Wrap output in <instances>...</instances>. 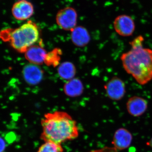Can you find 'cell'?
Here are the masks:
<instances>
[{
  "label": "cell",
  "instance_id": "1",
  "mask_svg": "<svg viewBox=\"0 0 152 152\" xmlns=\"http://www.w3.org/2000/svg\"><path fill=\"white\" fill-rule=\"evenodd\" d=\"M144 41L143 36L136 37L129 42L130 50L121 57L125 70L142 86L152 80V50L144 48Z\"/></svg>",
  "mask_w": 152,
  "mask_h": 152
},
{
  "label": "cell",
  "instance_id": "2",
  "mask_svg": "<svg viewBox=\"0 0 152 152\" xmlns=\"http://www.w3.org/2000/svg\"><path fill=\"white\" fill-rule=\"evenodd\" d=\"M41 139L62 145L77 138L79 135L77 122L68 113L56 111L48 113L41 120Z\"/></svg>",
  "mask_w": 152,
  "mask_h": 152
},
{
  "label": "cell",
  "instance_id": "3",
  "mask_svg": "<svg viewBox=\"0 0 152 152\" xmlns=\"http://www.w3.org/2000/svg\"><path fill=\"white\" fill-rule=\"evenodd\" d=\"M39 30L37 25L28 21L17 28L6 29L0 32V38L7 42L17 51L25 53L39 40Z\"/></svg>",
  "mask_w": 152,
  "mask_h": 152
},
{
  "label": "cell",
  "instance_id": "4",
  "mask_svg": "<svg viewBox=\"0 0 152 152\" xmlns=\"http://www.w3.org/2000/svg\"><path fill=\"white\" fill-rule=\"evenodd\" d=\"M77 13L74 8L66 7L61 9L56 16L57 25L62 29L72 31L76 27Z\"/></svg>",
  "mask_w": 152,
  "mask_h": 152
},
{
  "label": "cell",
  "instance_id": "5",
  "mask_svg": "<svg viewBox=\"0 0 152 152\" xmlns=\"http://www.w3.org/2000/svg\"><path fill=\"white\" fill-rule=\"evenodd\" d=\"M113 27L116 32L123 37L132 35L136 28L134 19L127 15H119L116 17L113 22Z\"/></svg>",
  "mask_w": 152,
  "mask_h": 152
},
{
  "label": "cell",
  "instance_id": "6",
  "mask_svg": "<svg viewBox=\"0 0 152 152\" xmlns=\"http://www.w3.org/2000/svg\"><path fill=\"white\" fill-rule=\"evenodd\" d=\"M107 96L111 99L119 101L124 96L126 84L122 79L114 77L104 86Z\"/></svg>",
  "mask_w": 152,
  "mask_h": 152
},
{
  "label": "cell",
  "instance_id": "7",
  "mask_svg": "<svg viewBox=\"0 0 152 152\" xmlns=\"http://www.w3.org/2000/svg\"><path fill=\"white\" fill-rule=\"evenodd\" d=\"M34 11L32 4L27 0L17 1L12 9L13 16L18 20H25L29 19L34 14Z\"/></svg>",
  "mask_w": 152,
  "mask_h": 152
},
{
  "label": "cell",
  "instance_id": "8",
  "mask_svg": "<svg viewBox=\"0 0 152 152\" xmlns=\"http://www.w3.org/2000/svg\"><path fill=\"white\" fill-rule=\"evenodd\" d=\"M132 140V133L127 129L121 128L114 133L112 144L117 151H122L130 147Z\"/></svg>",
  "mask_w": 152,
  "mask_h": 152
},
{
  "label": "cell",
  "instance_id": "9",
  "mask_svg": "<svg viewBox=\"0 0 152 152\" xmlns=\"http://www.w3.org/2000/svg\"><path fill=\"white\" fill-rule=\"evenodd\" d=\"M146 100L138 96H134L128 100L126 109L128 113L133 117L141 116L145 113L148 109Z\"/></svg>",
  "mask_w": 152,
  "mask_h": 152
},
{
  "label": "cell",
  "instance_id": "10",
  "mask_svg": "<svg viewBox=\"0 0 152 152\" xmlns=\"http://www.w3.org/2000/svg\"><path fill=\"white\" fill-rule=\"evenodd\" d=\"M23 75L25 81L28 84L35 86L39 84L43 78L44 73L37 65L30 64L23 68Z\"/></svg>",
  "mask_w": 152,
  "mask_h": 152
},
{
  "label": "cell",
  "instance_id": "11",
  "mask_svg": "<svg viewBox=\"0 0 152 152\" xmlns=\"http://www.w3.org/2000/svg\"><path fill=\"white\" fill-rule=\"evenodd\" d=\"M25 53L26 59L31 64L37 65L45 62L48 53L42 47L33 45L29 48Z\"/></svg>",
  "mask_w": 152,
  "mask_h": 152
},
{
  "label": "cell",
  "instance_id": "12",
  "mask_svg": "<svg viewBox=\"0 0 152 152\" xmlns=\"http://www.w3.org/2000/svg\"><path fill=\"white\" fill-rule=\"evenodd\" d=\"M71 39L74 45L77 47H83L88 44L91 37L86 28L78 26L71 31Z\"/></svg>",
  "mask_w": 152,
  "mask_h": 152
},
{
  "label": "cell",
  "instance_id": "13",
  "mask_svg": "<svg viewBox=\"0 0 152 152\" xmlns=\"http://www.w3.org/2000/svg\"><path fill=\"white\" fill-rule=\"evenodd\" d=\"M64 89L65 94L68 96L76 97L83 94V85L79 79L73 78L66 83L64 86Z\"/></svg>",
  "mask_w": 152,
  "mask_h": 152
},
{
  "label": "cell",
  "instance_id": "14",
  "mask_svg": "<svg viewBox=\"0 0 152 152\" xmlns=\"http://www.w3.org/2000/svg\"><path fill=\"white\" fill-rule=\"evenodd\" d=\"M75 67L70 62L66 61L61 64L58 69V73L60 77L68 81L74 78L75 75Z\"/></svg>",
  "mask_w": 152,
  "mask_h": 152
},
{
  "label": "cell",
  "instance_id": "15",
  "mask_svg": "<svg viewBox=\"0 0 152 152\" xmlns=\"http://www.w3.org/2000/svg\"><path fill=\"white\" fill-rule=\"evenodd\" d=\"M37 152H64V149L62 145L46 142L39 147Z\"/></svg>",
  "mask_w": 152,
  "mask_h": 152
},
{
  "label": "cell",
  "instance_id": "16",
  "mask_svg": "<svg viewBox=\"0 0 152 152\" xmlns=\"http://www.w3.org/2000/svg\"><path fill=\"white\" fill-rule=\"evenodd\" d=\"M59 51L54 50L47 53L45 63L48 65H57L59 61L60 57Z\"/></svg>",
  "mask_w": 152,
  "mask_h": 152
},
{
  "label": "cell",
  "instance_id": "17",
  "mask_svg": "<svg viewBox=\"0 0 152 152\" xmlns=\"http://www.w3.org/2000/svg\"><path fill=\"white\" fill-rule=\"evenodd\" d=\"M7 145L4 139L0 137V152H4L6 149Z\"/></svg>",
  "mask_w": 152,
  "mask_h": 152
},
{
  "label": "cell",
  "instance_id": "18",
  "mask_svg": "<svg viewBox=\"0 0 152 152\" xmlns=\"http://www.w3.org/2000/svg\"><path fill=\"white\" fill-rule=\"evenodd\" d=\"M146 145L152 148V137L148 142H147Z\"/></svg>",
  "mask_w": 152,
  "mask_h": 152
}]
</instances>
